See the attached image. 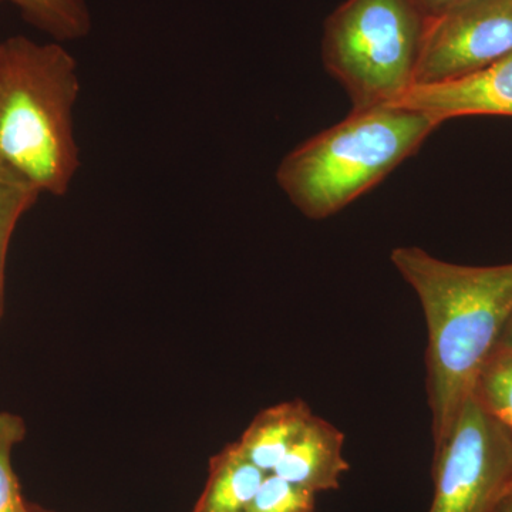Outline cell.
<instances>
[{
	"label": "cell",
	"mask_w": 512,
	"mask_h": 512,
	"mask_svg": "<svg viewBox=\"0 0 512 512\" xmlns=\"http://www.w3.org/2000/svg\"><path fill=\"white\" fill-rule=\"evenodd\" d=\"M493 512H512V490L498 503Z\"/></svg>",
	"instance_id": "obj_18"
},
{
	"label": "cell",
	"mask_w": 512,
	"mask_h": 512,
	"mask_svg": "<svg viewBox=\"0 0 512 512\" xmlns=\"http://www.w3.org/2000/svg\"><path fill=\"white\" fill-rule=\"evenodd\" d=\"M316 494L276 476L266 474L245 512H315Z\"/></svg>",
	"instance_id": "obj_15"
},
{
	"label": "cell",
	"mask_w": 512,
	"mask_h": 512,
	"mask_svg": "<svg viewBox=\"0 0 512 512\" xmlns=\"http://www.w3.org/2000/svg\"><path fill=\"white\" fill-rule=\"evenodd\" d=\"M390 261L416 292L426 318L427 400L437 448L511 318L512 262L451 264L416 247L393 249Z\"/></svg>",
	"instance_id": "obj_1"
},
{
	"label": "cell",
	"mask_w": 512,
	"mask_h": 512,
	"mask_svg": "<svg viewBox=\"0 0 512 512\" xmlns=\"http://www.w3.org/2000/svg\"><path fill=\"white\" fill-rule=\"evenodd\" d=\"M343 447L345 434L313 414L274 473L315 494L338 490L340 478L350 468Z\"/></svg>",
	"instance_id": "obj_8"
},
{
	"label": "cell",
	"mask_w": 512,
	"mask_h": 512,
	"mask_svg": "<svg viewBox=\"0 0 512 512\" xmlns=\"http://www.w3.org/2000/svg\"><path fill=\"white\" fill-rule=\"evenodd\" d=\"M26 424L18 414L0 412V512H30L12 467V451L25 439Z\"/></svg>",
	"instance_id": "obj_14"
},
{
	"label": "cell",
	"mask_w": 512,
	"mask_h": 512,
	"mask_svg": "<svg viewBox=\"0 0 512 512\" xmlns=\"http://www.w3.org/2000/svg\"><path fill=\"white\" fill-rule=\"evenodd\" d=\"M40 191L0 161V322L5 313L6 259L20 218L36 204Z\"/></svg>",
	"instance_id": "obj_12"
},
{
	"label": "cell",
	"mask_w": 512,
	"mask_h": 512,
	"mask_svg": "<svg viewBox=\"0 0 512 512\" xmlns=\"http://www.w3.org/2000/svg\"><path fill=\"white\" fill-rule=\"evenodd\" d=\"M511 53L512 0H467L427 19L414 86L463 79Z\"/></svg>",
	"instance_id": "obj_6"
},
{
	"label": "cell",
	"mask_w": 512,
	"mask_h": 512,
	"mask_svg": "<svg viewBox=\"0 0 512 512\" xmlns=\"http://www.w3.org/2000/svg\"><path fill=\"white\" fill-rule=\"evenodd\" d=\"M79 94L77 62L63 43H0V161L40 194L66 195L82 165L73 130Z\"/></svg>",
	"instance_id": "obj_2"
},
{
	"label": "cell",
	"mask_w": 512,
	"mask_h": 512,
	"mask_svg": "<svg viewBox=\"0 0 512 512\" xmlns=\"http://www.w3.org/2000/svg\"><path fill=\"white\" fill-rule=\"evenodd\" d=\"M312 416L301 399L275 404L256 414L237 446L264 473H274Z\"/></svg>",
	"instance_id": "obj_9"
},
{
	"label": "cell",
	"mask_w": 512,
	"mask_h": 512,
	"mask_svg": "<svg viewBox=\"0 0 512 512\" xmlns=\"http://www.w3.org/2000/svg\"><path fill=\"white\" fill-rule=\"evenodd\" d=\"M2 2V0H0ZM22 13L29 25L66 43L84 39L92 33L93 18L84 0H8Z\"/></svg>",
	"instance_id": "obj_11"
},
{
	"label": "cell",
	"mask_w": 512,
	"mask_h": 512,
	"mask_svg": "<svg viewBox=\"0 0 512 512\" xmlns=\"http://www.w3.org/2000/svg\"><path fill=\"white\" fill-rule=\"evenodd\" d=\"M471 394L485 412L512 430V352L490 353L477 373Z\"/></svg>",
	"instance_id": "obj_13"
},
{
	"label": "cell",
	"mask_w": 512,
	"mask_h": 512,
	"mask_svg": "<svg viewBox=\"0 0 512 512\" xmlns=\"http://www.w3.org/2000/svg\"><path fill=\"white\" fill-rule=\"evenodd\" d=\"M412 2L423 13L424 18L433 19L467 0H412Z\"/></svg>",
	"instance_id": "obj_16"
},
{
	"label": "cell",
	"mask_w": 512,
	"mask_h": 512,
	"mask_svg": "<svg viewBox=\"0 0 512 512\" xmlns=\"http://www.w3.org/2000/svg\"><path fill=\"white\" fill-rule=\"evenodd\" d=\"M393 106L424 111L441 124L463 116L512 117V53L463 79L414 86Z\"/></svg>",
	"instance_id": "obj_7"
},
{
	"label": "cell",
	"mask_w": 512,
	"mask_h": 512,
	"mask_svg": "<svg viewBox=\"0 0 512 512\" xmlns=\"http://www.w3.org/2000/svg\"><path fill=\"white\" fill-rule=\"evenodd\" d=\"M426 23L412 0H346L330 15L323 63L353 110L399 103L412 89Z\"/></svg>",
	"instance_id": "obj_4"
},
{
	"label": "cell",
	"mask_w": 512,
	"mask_h": 512,
	"mask_svg": "<svg viewBox=\"0 0 512 512\" xmlns=\"http://www.w3.org/2000/svg\"><path fill=\"white\" fill-rule=\"evenodd\" d=\"M440 126L424 111L393 104L352 110L292 150L276 181L305 217L325 220L379 184Z\"/></svg>",
	"instance_id": "obj_3"
},
{
	"label": "cell",
	"mask_w": 512,
	"mask_h": 512,
	"mask_svg": "<svg viewBox=\"0 0 512 512\" xmlns=\"http://www.w3.org/2000/svg\"><path fill=\"white\" fill-rule=\"evenodd\" d=\"M266 473L229 444L210 461L207 484L192 512H245Z\"/></svg>",
	"instance_id": "obj_10"
},
{
	"label": "cell",
	"mask_w": 512,
	"mask_h": 512,
	"mask_svg": "<svg viewBox=\"0 0 512 512\" xmlns=\"http://www.w3.org/2000/svg\"><path fill=\"white\" fill-rule=\"evenodd\" d=\"M431 474L429 512H493L512 490V430L470 394L433 450Z\"/></svg>",
	"instance_id": "obj_5"
},
{
	"label": "cell",
	"mask_w": 512,
	"mask_h": 512,
	"mask_svg": "<svg viewBox=\"0 0 512 512\" xmlns=\"http://www.w3.org/2000/svg\"><path fill=\"white\" fill-rule=\"evenodd\" d=\"M493 350H504V352H512V315L508 319L507 325L504 326L500 338L495 343Z\"/></svg>",
	"instance_id": "obj_17"
}]
</instances>
